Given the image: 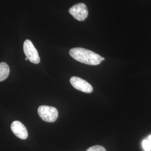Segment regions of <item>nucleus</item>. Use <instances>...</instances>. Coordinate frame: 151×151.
Returning a JSON list of instances; mask_svg holds the SVG:
<instances>
[{"mask_svg":"<svg viewBox=\"0 0 151 151\" xmlns=\"http://www.w3.org/2000/svg\"><path fill=\"white\" fill-rule=\"evenodd\" d=\"M69 53L73 59L84 64L96 65L102 62V57L99 54L86 49L74 48Z\"/></svg>","mask_w":151,"mask_h":151,"instance_id":"nucleus-1","label":"nucleus"},{"mask_svg":"<svg viewBox=\"0 0 151 151\" xmlns=\"http://www.w3.org/2000/svg\"><path fill=\"white\" fill-rule=\"evenodd\" d=\"M38 113L41 119L48 123L55 122L58 116V112L56 108L46 105L40 106L38 109Z\"/></svg>","mask_w":151,"mask_h":151,"instance_id":"nucleus-2","label":"nucleus"},{"mask_svg":"<svg viewBox=\"0 0 151 151\" xmlns=\"http://www.w3.org/2000/svg\"><path fill=\"white\" fill-rule=\"evenodd\" d=\"M23 49L26 57L32 63L38 64L40 62V60L38 51L30 40L27 39L24 42Z\"/></svg>","mask_w":151,"mask_h":151,"instance_id":"nucleus-3","label":"nucleus"},{"mask_svg":"<svg viewBox=\"0 0 151 151\" xmlns=\"http://www.w3.org/2000/svg\"><path fill=\"white\" fill-rule=\"evenodd\" d=\"M69 12L75 19L80 22L84 21L88 15L87 7L83 3H79L72 6L69 9Z\"/></svg>","mask_w":151,"mask_h":151,"instance_id":"nucleus-4","label":"nucleus"},{"mask_svg":"<svg viewBox=\"0 0 151 151\" xmlns=\"http://www.w3.org/2000/svg\"><path fill=\"white\" fill-rule=\"evenodd\" d=\"M70 84L77 90L90 93L93 91V87L86 81L78 77L73 76L70 79Z\"/></svg>","mask_w":151,"mask_h":151,"instance_id":"nucleus-5","label":"nucleus"},{"mask_svg":"<svg viewBox=\"0 0 151 151\" xmlns=\"http://www.w3.org/2000/svg\"><path fill=\"white\" fill-rule=\"evenodd\" d=\"M11 130L14 134L22 139H26L28 132L25 126L19 121H14L11 125Z\"/></svg>","mask_w":151,"mask_h":151,"instance_id":"nucleus-6","label":"nucleus"},{"mask_svg":"<svg viewBox=\"0 0 151 151\" xmlns=\"http://www.w3.org/2000/svg\"><path fill=\"white\" fill-rule=\"evenodd\" d=\"M10 73V68L5 62L0 63V82L6 80Z\"/></svg>","mask_w":151,"mask_h":151,"instance_id":"nucleus-7","label":"nucleus"},{"mask_svg":"<svg viewBox=\"0 0 151 151\" xmlns=\"http://www.w3.org/2000/svg\"><path fill=\"white\" fill-rule=\"evenodd\" d=\"M86 151H106L103 146L100 145L92 146L88 148Z\"/></svg>","mask_w":151,"mask_h":151,"instance_id":"nucleus-8","label":"nucleus"},{"mask_svg":"<svg viewBox=\"0 0 151 151\" xmlns=\"http://www.w3.org/2000/svg\"><path fill=\"white\" fill-rule=\"evenodd\" d=\"M142 146L145 151H151V144L148 139H145L142 142Z\"/></svg>","mask_w":151,"mask_h":151,"instance_id":"nucleus-9","label":"nucleus"},{"mask_svg":"<svg viewBox=\"0 0 151 151\" xmlns=\"http://www.w3.org/2000/svg\"><path fill=\"white\" fill-rule=\"evenodd\" d=\"M148 140H149V142H150V143L151 144V135H150L148 138Z\"/></svg>","mask_w":151,"mask_h":151,"instance_id":"nucleus-10","label":"nucleus"},{"mask_svg":"<svg viewBox=\"0 0 151 151\" xmlns=\"http://www.w3.org/2000/svg\"><path fill=\"white\" fill-rule=\"evenodd\" d=\"M105 60V58L104 57H102V60Z\"/></svg>","mask_w":151,"mask_h":151,"instance_id":"nucleus-11","label":"nucleus"},{"mask_svg":"<svg viewBox=\"0 0 151 151\" xmlns=\"http://www.w3.org/2000/svg\"><path fill=\"white\" fill-rule=\"evenodd\" d=\"M28 60V59H27V57H26L25 58V60Z\"/></svg>","mask_w":151,"mask_h":151,"instance_id":"nucleus-12","label":"nucleus"}]
</instances>
